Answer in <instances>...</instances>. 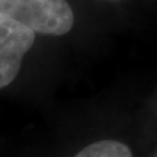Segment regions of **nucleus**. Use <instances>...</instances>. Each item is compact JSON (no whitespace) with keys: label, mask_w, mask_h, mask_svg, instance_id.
<instances>
[{"label":"nucleus","mask_w":157,"mask_h":157,"mask_svg":"<svg viewBox=\"0 0 157 157\" xmlns=\"http://www.w3.org/2000/svg\"><path fill=\"white\" fill-rule=\"evenodd\" d=\"M34 41L36 33L0 14V89L8 86L16 78L24 56Z\"/></svg>","instance_id":"nucleus-2"},{"label":"nucleus","mask_w":157,"mask_h":157,"mask_svg":"<svg viewBox=\"0 0 157 157\" xmlns=\"http://www.w3.org/2000/svg\"><path fill=\"white\" fill-rule=\"evenodd\" d=\"M4 14L33 33L63 36L73 26V11L67 0H0Z\"/></svg>","instance_id":"nucleus-1"},{"label":"nucleus","mask_w":157,"mask_h":157,"mask_svg":"<svg viewBox=\"0 0 157 157\" xmlns=\"http://www.w3.org/2000/svg\"><path fill=\"white\" fill-rule=\"evenodd\" d=\"M75 157H132L131 149L117 140H101L85 147Z\"/></svg>","instance_id":"nucleus-3"}]
</instances>
